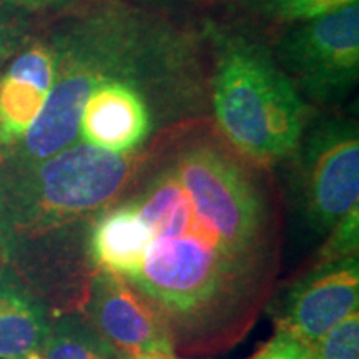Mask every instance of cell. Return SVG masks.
<instances>
[{
	"instance_id": "52a82bcc",
	"label": "cell",
	"mask_w": 359,
	"mask_h": 359,
	"mask_svg": "<svg viewBox=\"0 0 359 359\" xmlns=\"http://www.w3.org/2000/svg\"><path fill=\"white\" fill-rule=\"evenodd\" d=\"M358 304V257L316 263L283 298L276 314V331L313 349L338 323L356 313Z\"/></svg>"
},
{
	"instance_id": "30bf717a",
	"label": "cell",
	"mask_w": 359,
	"mask_h": 359,
	"mask_svg": "<svg viewBox=\"0 0 359 359\" xmlns=\"http://www.w3.org/2000/svg\"><path fill=\"white\" fill-rule=\"evenodd\" d=\"M120 354L80 314H67L50 323L37 359H118Z\"/></svg>"
},
{
	"instance_id": "d6986e66",
	"label": "cell",
	"mask_w": 359,
	"mask_h": 359,
	"mask_svg": "<svg viewBox=\"0 0 359 359\" xmlns=\"http://www.w3.org/2000/svg\"><path fill=\"white\" fill-rule=\"evenodd\" d=\"M170 359H178V358H177V356H173V358H170Z\"/></svg>"
},
{
	"instance_id": "5bb4252c",
	"label": "cell",
	"mask_w": 359,
	"mask_h": 359,
	"mask_svg": "<svg viewBox=\"0 0 359 359\" xmlns=\"http://www.w3.org/2000/svg\"><path fill=\"white\" fill-rule=\"evenodd\" d=\"M25 13L11 0H0V67L27 43Z\"/></svg>"
},
{
	"instance_id": "8992f818",
	"label": "cell",
	"mask_w": 359,
	"mask_h": 359,
	"mask_svg": "<svg viewBox=\"0 0 359 359\" xmlns=\"http://www.w3.org/2000/svg\"><path fill=\"white\" fill-rule=\"evenodd\" d=\"M85 313L122 358L175 356L165 318L122 276L107 271L93 273L85 294Z\"/></svg>"
},
{
	"instance_id": "7a4b0ae2",
	"label": "cell",
	"mask_w": 359,
	"mask_h": 359,
	"mask_svg": "<svg viewBox=\"0 0 359 359\" xmlns=\"http://www.w3.org/2000/svg\"><path fill=\"white\" fill-rule=\"evenodd\" d=\"M142 154H111L77 142L34 167L0 168V250L8 259L74 228H88L122 196Z\"/></svg>"
},
{
	"instance_id": "7c38bea8",
	"label": "cell",
	"mask_w": 359,
	"mask_h": 359,
	"mask_svg": "<svg viewBox=\"0 0 359 359\" xmlns=\"http://www.w3.org/2000/svg\"><path fill=\"white\" fill-rule=\"evenodd\" d=\"M327 235H330V240L320 250L318 263H331L349 257H358L359 205L353 206Z\"/></svg>"
},
{
	"instance_id": "3957f363",
	"label": "cell",
	"mask_w": 359,
	"mask_h": 359,
	"mask_svg": "<svg viewBox=\"0 0 359 359\" xmlns=\"http://www.w3.org/2000/svg\"><path fill=\"white\" fill-rule=\"evenodd\" d=\"M212 105L224 142L257 168L298 151L308 122L299 92L262 43L217 35Z\"/></svg>"
},
{
	"instance_id": "6da1fadb",
	"label": "cell",
	"mask_w": 359,
	"mask_h": 359,
	"mask_svg": "<svg viewBox=\"0 0 359 359\" xmlns=\"http://www.w3.org/2000/svg\"><path fill=\"white\" fill-rule=\"evenodd\" d=\"M257 167L203 133L143 156L127 196L145 224L127 280L167 321L175 351L235 346L266 306L280 269L275 203Z\"/></svg>"
},
{
	"instance_id": "277c9868",
	"label": "cell",
	"mask_w": 359,
	"mask_h": 359,
	"mask_svg": "<svg viewBox=\"0 0 359 359\" xmlns=\"http://www.w3.org/2000/svg\"><path fill=\"white\" fill-rule=\"evenodd\" d=\"M276 62L296 90L314 102L333 103L346 97L359 77V2L283 34Z\"/></svg>"
},
{
	"instance_id": "ba28073f",
	"label": "cell",
	"mask_w": 359,
	"mask_h": 359,
	"mask_svg": "<svg viewBox=\"0 0 359 359\" xmlns=\"http://www.w3.org/2000/svg\"><path fill=\"white\" fill-rule=\"evenodd\" d=\"M57 60L52 42H27L0 74V154L12 148L42 111Z\"/></svg>"
},
{
	"instance_id": "5b68a950",
	"label": "cell",
	"mask_w": 359,
	"mask_h": 359,
	"mask_svg": "<svg viewBox=\"0 0 359 359\" xmlns=\"http://www.w3.org/2000/svg\"><path fill=\"white\" fill-rule=\"evenodd\" d=\"M298 190L304 218L320 235H327L353 206L359 205L356 125L331 118L308 133L299 154Z\"/></svg>"
},
{
	"instance_id": "4fadbf2b",
	"label": "cell",
	"mask_w": 359,
	"mask_h": 359,
	"mask_svg": "<svg viewBox=\"0 0 359 359\" xmlns=\"http://www.w3.org/2000/svg\"><path fill=\"white\" fill-rule=\"evenodd\" d=\"M264 12L281 20L304 22L325 15L359 0H257Z\"/></svg>"
},
{
	"instance_id": "9c48e42d",
	"label": "cell",
	"mask_w": 359,
	"mask_h": 359,
	"mask_svg": "<svg viewBox=\"0 0 359 359\" xmlns=\"http://www.w3.org/2000/svg\"><path fill=\"white\" fill-rule=\"evenodd\" d=\"M50 321L39 296L0 273V359H37Z\"/></svg>"
},
{
	"instance_id": "9a60e30c",
	"label": "cell",
	"mask_w": 359,
	"mask_h": 359,
	"mask_svg": "<svg viewBox=\"0 0 359 359\" xmlns=\"http://www.w3.org/2000/svg\"><path fill=\"white\" fill-rule=\"evenodd\" d=\"M250 359H311V348L276 331L275 336Z\"/></svg>"
},
{
	"instance_id": "8fae6325",
	"label": "cell",
	"mask_w": 359,
	"mask_h": 359,
	"mask_svg": "<svg viewBox=\"0 0 359 359\" xmlns=\"http://www.w3.org/2000/svg\"><path fill=\"white\" fill-rule=\"evenodd\" d=\"M311 359H359V314H349L314 344Z\"/></svg>"
},
{
	"instance_id": "ac0fdd59",
	"label": "cell",
	"mask_w": 359,
	"mask_h": 359,
	"mask_svg": "<svg viewBox=\"0 0 359 359\" xmlns=\"http://www.w3.org/2000/svg\"><path fill=\"white\" fill-rule=\"evenodd\" d=\"M154 2H168V0H154Z\"/></svg>"
},
{
	"instance_id": "e0dca14e",
	"label": "cell",
	"mask_w": 359,
	"mask_h": 359,
	"mask_svg": "<svg viewBox=\"0 0 359 359\" xmlns=\"http://www.w3.org/2000/svg\"><path fill=\"white\" fill-rule=\"evenodd\" d=\"M170 358H173V356H165V358H140V359H170ZM118 359H127V358L120 356Z\"/></svg>"
},
{
	"instance_id": "2e32d148",
	"label": "cell",
	"mask_w": 359,
	"mask_h": 359,
	"mask_svg": "<svg viewBox=\"0 0 359 359\" xmlns=\"http://www.w3.org/2000/svg\"><path fill=\"white\" fill-rule=\"evenodd\" d=\"M20 7L29 8H50V7H64L72 0H11Z\"/></svg>"
}]
</instances>
